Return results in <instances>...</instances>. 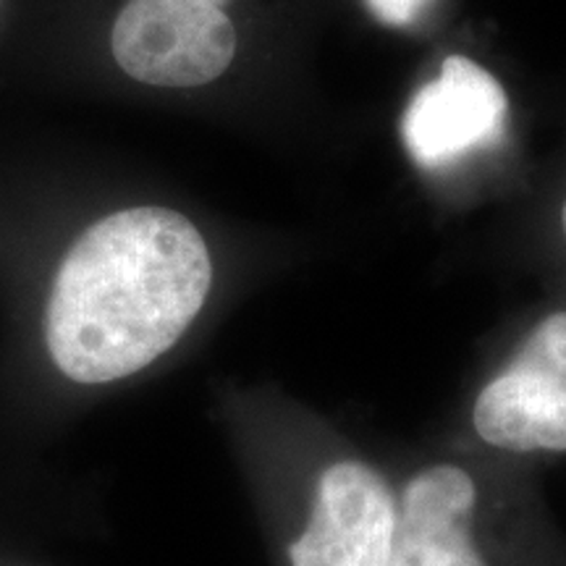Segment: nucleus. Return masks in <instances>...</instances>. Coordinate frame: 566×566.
<instances>
[{"instance_id": "nucleus-6", "label": "nucleus", "mask_w": 566, "mask_h": 566, "mask_svg": "<svg viewBox=\"0 0 566 566\" xmlns=\"http://www.w3.org/2000/svg\"><path fill=\"white\" fill-rule=\"evenodd\" d=\"M509 103L491 71L449 55L409 101L401 137L422 168H441L491 147L506 129Z\"/></svg>"}, {"instance_id": "nucleus-2", "label": "nucleus", "mask_w": 566, "mask_h": 566, "mask_svg": "<svg viewBox=\"0 0 566 566\" xmlns=\"http://www.w3.org/2000/svg\"><path fill=\"white\" fill-rule=\"evenodd\" d=\"M396 488L388 566H566V537L530 467L443 454L415 464Z\"/></svg>"}, {"instance_id": "nucleus-1", "label": "nucleus", "mask_w": 566, "mask_h": 566, "mask_svg": "<svg viewBox=\"0 0 566 566\" xmlns=\"http://www.w3.org/2000/svg\"><path fill=\"white\" fill-rule=\"evenodd\" d=\"M212 258L171 208L116 210L71 244L55 273L45 344L63 378L108 386L168 354L202 313Z\"/></svg>"}, {"instance_id": "nucleus-3", "label": "nucleus", "mask_w": 566, "mask_h": 566, "mask_svg": "<svg viewBox=\"0 0 566 566\" xmlns=\"http://www.w3.org/2000/svg\"><path fill=\"white\" fill-rule=\"evenodd\" d=\"M283 566H388L399 520L396 480L363 451L321 441L286 495Z\"/></svg>"}, {"instance_id": "nucleus-9", "label": "nucleus", "mask_w": 566, "mask_h": 566, "mask_svg": "<svg viewBox=\"0 0 566 566\" xmlns=\"http://www.w3.org/2000/svg\"><path fill=\"white\" fill-rule=\"evenodd\" d=\"M202 3H210V6H218V9H226V6H229V0H202Z\"/></svg>"}, {"instance_id": "nucleus-8", "label": "nucleus", "mask_w": 566, "mask_h": 566, "mask_svg": "<svg viewBox=\"0 0 566 566\" xmlns=\"http://www.w3.org/2000/svg\"><path fill=\"white\" fill-rule=\"evenodd\" d=\"M558 221H562V237H564V244H566V200L562 205V218H558Z\"/></svg>"}, {"instance_id": "nucleus-7", "label": "nucleus", "mask_w": 566, "mask_h": 566, "mask_svg": "<svg viewBox=\"0 0 566 566\" xmlns=\"http://www.w3.org/2000/svg\"><path fill=\"white\" fill-rule=\"evenodd\" d=\"M365 3L373 11V17L384 24L407 27L420 17V11L430 0H365Z\"/></svg>"}, {"instance_id": "nucleus-5", "label": "nucleus", "mask_w": 566, "mask_h": 566, "mask_svg": "<svg viewBox=\"0 0 566 566\" xmlns=\"http://www.w3.org/2000/svg\"><path fill=\"white\" fill-rule=\"evenodd\" d=\"M118 66L153 87H200L237 53L226 9L202 0H129L111 32Z\"/></svg>"}, {"instance_id": "nucleus-4", "label": "nucleus", "mask_w": 566, "mask_h": 566, "mask_svg": "<svg viewBox=\"0 0 566 566\" xmlns=\"http://www.w3.org/2000/svg\"><path fill=\"white\" fill-rule=\"evenodd\" d=\"M480 454L516 467L566 462V307L535 321L467 409Z\"/></svg>"}]
</instances>
